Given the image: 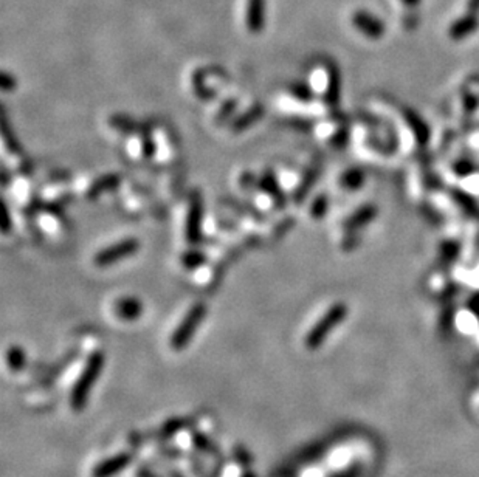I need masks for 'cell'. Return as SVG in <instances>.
<instances>
[{
	"mask_svg": "<svg viewBox=\"0 0 479 477\" xmlns=\"http://www.w3.org/2000/svg\"><path fill=\"white\" fill-rule=\"evenodd\" d=\"M104 366V355L103 352H95L89 357L87 363H85L83 372L80 375V378L76 380L75 387L71 390L70 395V404L73 411H81L85 403L89 400V395L92 392V387H94L95 381L98 380L99 373L103 371Z\"/></svg>",
	"mask_w": 479,
	"mask_h": 477,
	"instance_id": "obj_1",
	"label": "cell"
},
{
	"mask_svg": "<svg viewBox=\"0 0 479 477\" xmlns=\"http://www.w3.org/2000/svg\"><path fill=\"white\" fill-rule=\"evenodd\" d=\"M346 316H348L346 304L337 302L329 307L326 310V313L317 321V324L313 325L309 332H307L306 339H304V344L307 349L309 350L318 349V347L326 341L329 334H331L335 327H338L340 322H343V320H345Z\"/></svg>",
	"mask_w": 479,
	"mask_h": 477,
	"instance_id": "obj_2",
	"label": "cell"
},
{
	"mask_svg": "<svg viewBox=\"0 0 479 477\" xmlns=\"http://www.w3.org/2000/svg\"><path fill=\"white\" fill-rule=\"evenodd\" d=\"M205 315H206L205 304L199 302L196 304V306H192L190 308V312L187 313V316H185L182 322L178 324V327L176 329L173 336H171V341H169L171 349L177 352L185 349V347L190 344L192 336H194L199 325L202 324Z\"/></svg>",
	"mask_w": 479,
	"mask_h": 477,
	"instance_id": "obj_3",
	"label": "cell"
},
{
	"mask_svg": "<svg viewBox=\"0 0 479 477\" xmlns=\"http://www.w3.org/2000/svg\"><path fill=\"white\" fill-rule=\"evenodd\" d=\"M140 248V242L137 239H124V241H120L117 243L110 245V247H107L104 250H101L95 256L94 262L96 266H109L120 262L121 259H126L129 256L135 255V252L138 251Z\"/></svg>",
	"mask_w": 479,
	"mask_h": 477,
	"instance_id": "obj_4",
	"label": "cell"
},
{
	"mask_svg": "<svg viewBox=\"0 0 479 477\" xmlns=\"http://www.w3.org/2000/svg\"><path fill=\"white\" fill-rule=\"evenodd\" d=\"M352 24L357 30L369 39L382 38L385 33L383 22L378 17H376L374 14H371L369 11H363V10L355 11L352 16Z\"/></svg>",
	"mask_w": 479,
	"mask_h": 477,
	"instance_id": "obj_5",
	"label": "cell"
},
{
	"mask_svg": "<svg viewBox=\"0 0 479 477\" xmlns=\"http://www.w3.org/2000/svg\"><path fill=\"white\" fill-rule=\"evenodd\" d=\"M267 0H247L245 24L250 33L257 34L266 27V8Z\"/></svg>",
	"mask_w": 479,
	"mask_h": 477,
	"instance_id": "obj_6",
	"label": "cell"
},
{
	"mask_svg": "<svg viewBox=\"0 0 479 477\" xmlns=\"http://www.w3.org/2000/svg\"><path fill=\"white\" fill-rule=\"evenodd\" d=\"M132 462V455L127 453H121L113 455V457L106 459L101 464H98L94 469L92 476L94 477H113L117 476L120 471H123L126 467Z\"/></svg>",
	"mask_w": 479,
	"mask_h": 477,
	"instance_id": "obj_7",
	"label": "cell"
},
{
	"mask_svg": "<svg viewBox=\"0 0 479 477\" xmlns=\"http://www.w3.org/2000/svg\"><path fill=\"white\" fill-rule=\"evenodd\" d=\"M202 201H200V199H192L187 220V237L191 243H197L200 241V234H202Z\"/></svg>",
	"mask_w": 479,
	"mask_h": 477,
	"instance_id": "obj_8",
	"label": "cell"
},
{
	"mask_svg": "<svg viewBox=\"0 0 479 477\" xmlns=\"http://www.w3.org/2000/svg\"><path fill=\"white\" fill-rule=\"evenodd\" d=\"M479 27V19L475 13H467L466 16L459 17L457 20H455L452 27H450V38L455 39V41H462L464 38H467V36L473 34Z\"/></svg>",
	"mask_w": 479,
	"mask_h": 477,
	"instance_id": "obj_9",
	"label": "cell"
},
{
	"mask_svg": "<svg viewBox=\"0 0 479 477\" xmlns=\"http://www.w3.org/2000/svg\"><path fill=\"white\" fill-rule=\"evenodd\" d=\"M117 315L124 321H134L141 316L143 304L135 298H123L117 302L115 306Z\"/></svg>",
	"mask_w": 479,
	"mask_h": 477,
	"instance_id": "obj_10",
	"label": "cell"
},
{
	"mask_svg": "<svg viewBox=\"0 0 479 477\" xmlns=\"http://www.w3.org/2000/svg\"><path fill=\"white\" fill-rule=\"evenodd\" d=\"M261 187L270 195H273V199L278 201V206H284V195L280 190V186H278V182L273 173L271 172L264 173L261 178Z\"/></svg>",
	"mask_w": 479,
	"mask_h": 477,
	"instance_id": "obj_11",
	"label": "cell"
},
{
	"mask_svg": "<svg viewBox=\"0 0 479 477\" xmlns=\"http://www.w3.org/2000/svg\"><path fill=\"white\" fill-rule=\"evenodd\" d=\"M261 117H262V107L255 106L252 111H248L244 115H241V117L234 121L233 130H234V132H241V130H244L248 126H252L253 122L259 120Z\"/></svg>",
	"mask_w": 479,
	"mask_h": 477,
	"instance_id": "obj_12",
	"label": "cell"
},
{
	"mask_svg": "<svg viewBox=\"0 0 479 477\" xmlns=\"http://www.w3.org/2000/svg\"><path fill=\"white\" fill-rule=\"evenodd\" d=\"M188 425H190L188 423V418H183V417H180V418H171L169 422H166V423L162 426L160 431H159V436H157V437L163 439V440L164 439H169V437H173L174 434H177L178 431H182V429L187 428Z\"/></svg>",
	"mask_w": 479,
	"mask_h": 477,
	"instance_id": "obj_13",
	"label": "cell"
},
{
	"mask_svg": "<svg viewBox=\"0 0 479 477\" xmlns=\"http://www.w3.org/2000/svg\"><path fill=\"white\" fill-rule=\"evenodd\" d=\"M118 183H120V177L118 176H107V177L99 178V180H96L94 185H92L89 195H90V197H95V195L101 194V192H104L107 190H113V187H115Z\"/></svg>",
	"mask_w": 479,
	"mask_h": 477,
	"instance_id": "obj_14",
	"label": "cell"
},
{
	"mask_svg": "<svg viewBox=\"0 0 479 477\" xmlns=\"http://www.w3.org/2000/svg\"><path fill=\"white\" fill-rule=\"evenodd\" d=\"M6 359H8V366L11 369L20 371L25 366V352L20 347H11L8 350V355H6Z\"/></svg>",
	"mask_w": 479,
	"mask_h": 477,
	"instance_id": "obj_15",
	"label": "cell"
},
{
	"mask_svg": "<svg viewBox=\"0 0 479 477\" xmlns=\"http://www.w3.org/2000/svg\"><path fill=\"white\" fill-rule=\"evenodd\" d=\"M110 124L115 129L123 130V132H140L138 122L126 117H113L110 118Z\"/></svg>",
	"mask_w": 479,
	"mask_h": 477,
	"instance_id": "obj_16",
	"label": "cell"
},
{
	"mask_svg": "<svg viewBox=\"0 0 479 477\" xmlns=\"http://www.w3.org/2000/svg\"><path fill=\"white\" fill-rule=\"evenodd\" d=\"M192 443L197 448V450L203 451V453H216V446L211 442V439H208L202 432H196L194 436H192Z\"/></svg>",
	"mask_w": 479,
	"mask_h": 477,
	"instance_id": "obj_17",
	"label": "cell"
},
{
	"mask_svg": "<svg viewBox=\"0 0 479 477\" xmlns=\"http://www.w3.org/2000/svg\"><path fill=\"white\" fill-rule=\"evenodd\" d=\"M289 92L293 97L301 99V101H309L312 98V90L309 89V85H306L303 83H295L290 85Z\"/></svg>",
	"mask_w": 479,
	"mask_h": 477,
	"instance_id": "obj_18",
	"label": "cell"
},
{
	"mask_svg": "<svg viewBox=\"0 0 479 477\" xmlns=\"http://www.w3.org/2000/svg\"><path fill=\"white\" fill-rule=\"evenodd\" d=\"M205 260V256L200 251H190L183 256V265L188 269H196V266L202 265Z\"/></svg>",
	"mask_w": 479,
	"mask_h": 477,
	"instance_id": "obj_19",
	"label": "cell"
},
{
	"mask_svg": "<svg viewBox=\"0 0 479 477\" xmlns=\"http://www.w3.org/2000/svg\"><path fill=\"white\" fill-rule=\"evenodd\" d=\"M360 471H362V465L352 464V465H349L348 468L341 469V471H338L337 474H334L331 477H359Z\"/></svg>",
	"mask_w": 479,
	"mask_h": 477,
	"instance_id": "obj_20",
	"label": "cell"
},
{
	"mask_svg": "<svg viewBox=\"0 0 479 477\" xmlns=\"http://www.w3.org/2000/svg\"><path fill=\"white\" fill-rule=\"evenodd\" d=\"M360 182H362L360 172H349V173H345V177H343V185L348 187H352V190H355V186H359Z\"/></svg>",
	"mask_w": 479,
	"mask_h": 477,
	"instance_id": "obj_21",
	"label": "cell"
},
{
	"mask_svg": "<svg viewBox=\"0 0 479 477\" xmlns=\"http://www.w3.org/2000/svg\"><path fill=\"white\" fill-rule=\"evenodd\" d=\"M326 205H327L326 197H318L312 205V215L317 217V219L318 217H323L324 211H326Z\"/></svg>",
	"mask_w": 479,
	"mask_h": 477,
	"instance_id": "obj_22",
	"label": "cell"
},
{
	"mask_svg": "<svg viewBox=\"0 0 479 477\" xmlns=\"http://www.w3.org/2000/svg\"><path fill=\"white\" fill-rule=\"evenodd\" d=\"M14 85H16V83H14V78L10 76L8 73H3V76H2L3 90H11V89H14Z\"/></svg>",
	"mask_w": 479,
	"mask_h": 477,
	"instance_id": "obj_23",
	"label": "cell"
},
{
	"mask_svg": "<svg viewBox=\"0 0 479 477\" xmlns=\"http://www.w3.org/2000/svg\"><path fill=\"white\" fill-rule=\"evenodd\" d=\"M143 149H145V155H146V157H152L155 146H154L152 140H149L148 136H146V138H145V148H143Z\"/></svg>",
	"mask_w": 479,
	"mask_h": 477,
	"instance_id": "obj_24",
	"label": "cell"
},
{
	"mask_svg": "<svg viewBox=\"0 0 479 477\" xmlns=\"http://www.w3.org/2000/svg\"><path fill=\"white\" fill-rule=\"evenodd\" d=\"M467 10L469 13H478L479 11V0H469L467 2Z\"/></svg>",
	"mask_w": 479,
	"mask_h": 477,
	"instance_id": "obj_25",
	"label": "cell"
},
{
	"mask_svg": "<svg viewBox=\"0 0 479 477\" xmlns=\"http://www.w3.org/2000/svg\"><path fill=\"white\" fill-rule=\"evenodd\" d=\"M402 2L406 5V6H410V8H413V6H417L422 0H402Z\"/></svg>",
	"mask_w": 479,
	"mask_h": 477,
	"instance_id": "obj_26",
	"label": "cell"
},
{
	"mask_svg": "<svg viewBox=\"0 0 479 477\" xmlns=\"http://www.w3.org/2000/svg\"><path fill=\"white\" fill-rule=\"evenodd\" d=\"M171 477H183L180 473H177V471H174V473H171Z\"/></svg>",
	"mask_w": 479,
	"mask_h": 477,
	"instance_id": "obj_27",
	"label": "cell"
},
{
	"mask_svg": "<svg viewBox=\"0 0 479 477\" xmlns=\"http://www.w3.org/2000/svg\"><path fill=\"white\" fill-rule=\"evenodd\" d=\"M242 477H255V474L253 473H245Z\"/></svg>",
	"mask_w": 479,
	"mask_h": 477,
	"instance_id": "obj_28",
	"label": "cell"
}]
</instances>
